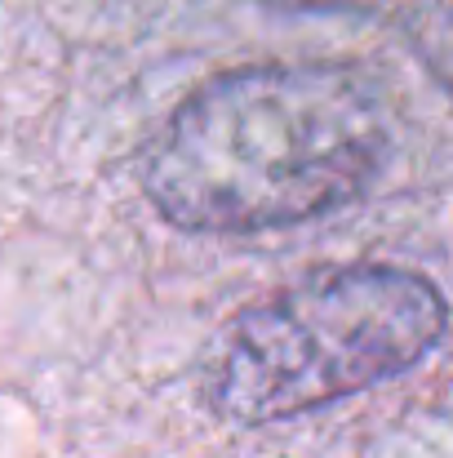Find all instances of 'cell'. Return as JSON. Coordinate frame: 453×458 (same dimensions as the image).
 <instances>
[{
  "instance_id": "1",
  "label": "cell",
  "mask_w": 453,
  "mask_h": 458,
  "mask_svg": "<svg viewBox=\"0 0 453 458\" xmlns=\"http://www.w3.org/2000/svg\"><path fill=\"white\" fill-rule=\"evenodd\" d=\"M391 148L378 89L333 63L245 67L200 85L143 165L160 218L267 232L356 200Z\"/></svg>"
},
{
  "instance_id": "4",
  "label": "cell",
  "mask_w": 453,
  "mask_h": 458,
  "mask_svg": "<svg viewBox=\"0 0 453 458\" xmlns=\"http://www.w3.org/2000/svg\"><path fill=\"white\" fill-rule=\"evenodd\" d=\"M427 40H432V58H436V67L453 72V0H436V13H432Z\"/></svg>"
},
{
  "instance_id": "2",
  "label": "cell",
  "mask_w": 453,
  "mask_h": 458,
  "mask_svg": "<svg viewBox=\"0 0 453 458\" xmlns=\"http://www.w3.org/2000/svg\"><path fill=\"white\" fill-rule=\"evenodd\" d=\"M440 290L405 267L356 263L240 311L209 352L205 396L231 423H276L418 365L445 334Z\"/></svg>"
},
{
  "instance_id": "3",
  "label": "cell",
  "mask_w": 453,
  "mask_h": 458,
  "mask_svg": "<svg viewBox=\"0 0 453 458\" xmlns=\"http://www.w3.org/2000/svg\"><path fill=\"white\" fill-rule=\"evenodd\" d=\"M285 13H382L396 0H263Z\"/></svg>"
}]
</instances>
